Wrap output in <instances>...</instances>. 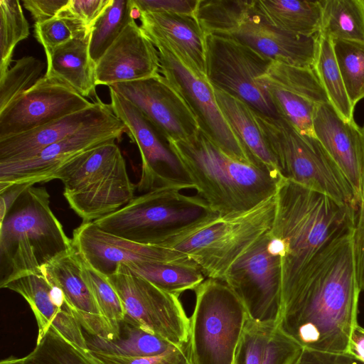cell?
I'll list each match as a JSON object with an SVG mask.
<instances>
[{
    "instance_id": "6da1fadb",
    "label": "cell",
    "mask_w": 364,
    "mask_h": 364,
    "mask_svg": "<svg viewBox=\"0 0 364 364\" xmlns=\"http://www.w3.org/2000/svg\"><path fill=\"white\" fill-rule=\"evenodd\" d=\"M353 230L322 250L282 299L277 327L303 348L347 353L360 292Z\"/></svg>"
},
{
    "instance_id": "7a4b0ae2",
    "label": "cell",
    "mask_w": 364,
    "mask_h": 364,
    "mask_svg": "<svg viewBox=\"0 0 364 364\" xmlns=\"http://www.w3.org/2000/svg\"><path fill=\"white\" fill-rule=\"evenodd\" d=\"M269 245L280 259L282 299L334 239L354 228L355 213L333 198L281 178Z\"/></svg>"
},
{
    "instance_id": "3957f363",
    "label": "cell",
    "mask_w": 364,
    "mask_h": 364,
    "mask_svg": "<svg viewBox=\"0 0 364 364\" xmlns=\"http://www.w3.org/2000/svg\"><path fill=\"white\" fill-rule=\"evenodd\" d=\"M194 186L220 217L246 212L273 197L281 178L234 159L201 129L186 140H166Z\"/></svg>"
},
{
    "instance_id": "277c9868",
    "label": "cell",
    "mask_w": 364,
    "mask_h": 364,
    "mask_svg": "<svg viewBox=\"0 0 364 364\" xmlns=\"http://www.w3.org/2000/svg\"><path fill=\"white\" fill-rule=\"evenodd\" d=\"M73 247L50 206L43 187L31 186L0 220V287L41 272L54 257Z\"/></svg>"
},
{
    "instance_id": "5b68a950",
    "label": "cell",
    "mask_w": 364,
    "mask_h": 364,
    "mask_svg": "<svg viewBox=\"0 0 364 364\" xmlns=\"http://www.w3.org/2000/svg\"><path fill=\"white\" fill-rule=\"evenodd\" d=\"M220 217L199 196L161 186L134 198L94 223L115 236L143 245L161 246L191 228Z\"/></svg>"
},
{
    "instance_id": "8992f818",
    "label": "cell",
    "mask_w": 364,
    "mask_h": 364,
    "mask_svg": "<svg viewBox=\"0 0 364 364\" xmlns=\"http://www.w3.org/2000/svg\"><path fill=\"white\" fill-rule=\"evenodd\" d=\"M54 179L63 183V196L82 223L93 222L122 208L134 198L136 187L115 141L75 156Z\"/></svg>"
},
{
    "instance_id": "52a82bcc",
    "label": "cell",
    "mask_w": 364,
    "mask_h": 364,
    "mask_svg": "<svg viewBox=\"0 0 364 364\" xmlns=\"http://www.w3.org/2000/svg\"><path fill=\"white\" fill-rule=\"evenodd\" d=\"M274 213V196L246 212L191 228L161 247L186 254L205 277L222 280L230 266L271 229Z\"/></svg>"
},
{
    "instance_id": "ba28073f",
    "label": "cell",
    "mask_w": 364,
    "mask_h": 364,
    "mask_svg": "<svg viewBox=\"0 0 364 364\" xmlns=\"http://www.w3.org/2000/svg\"><path fill=\"white\" fill-rule=\"evenodd\" d=\"M254 111L281 176L333 198L356 214L358 200L355 193L320 141L301 134L283 118L269 117Z\"/></svg>"
},
{
    "instance_id": "9c48e42d",
    "label": "cell",
    "mask_w": 364,
    "mask_h": 364,
    "mask_svg": "<svg viewBox=\"0 0 364 364\" xmlns=\"http://www.w3.org/2000/svg\"><path fill=\"white\" fill-rule=\"evenodd\" d=\"M194 291L188 341L193 364H233L249 317L244 304L223 280L208 278Z\"/></svg>"
},
{
    "instance_id": "30bf717a",
    "label": "cell",
    "mask_w": 364,
    "mask_h": 364,
    "mask_svg": "<svg viewBox=\"0 0 364 364\" xmlns=\"http://www.w3.org/2000/svg\"><path fill=\"white\" fill-rule=\"evenodd\" d=\"M205 75L217 88L239 98L256 112L281 118L258 80L272 60L230 36L205 37Z\"/></svg>"
},
{
    "instance_id": "8fae6325",
    "label": "cell",
    "mask_w": 364,
    "mask_h": 364,
    "mask_svg": "<svg viewBox=\"0 0 364 364\" xmlns=\"http://www.w3.org/2000/svg\"><path fill=\"white\" fill-rule=\"evenodd\" d=\"M107 279L122 301L123 321L176 346L188 343L190 318L178 296L159 289L125 264Z\"/></svg>"
},
{
    "instance_id": "7c38bea8",
    "label": "cell",
    "mask_w": 364,
    "mask_h": 364,
    "mask_svg": "<svg viewBox=\"0 0 364 364\" xmlns=\"http://www.w3.org/2000/svg\"><path fill=\"white\" fill-rule=\"evenodd\" d=\"M269 230L261 236L228 269L224 281L257 322L279 323L282 311L279 257L269 245Z\"/></svg>"
},
{
    "instance_id": "4fadbf2b",
    "label": "cell",
    "mask_w": 364,
    "mask_h": 364,
    "mask_svg": "<svg viewBox=\"0 0 364 364\" xmlns=\"http://www.w3.org/2000/svg\"><path fill=\"white\" fill-rule=\"evenodd\" d=\"M152 43L158 50L161 73L181 93L203 132L234 159L256 166L220 110L206 75L190 68L164 44Z\"/></svg>"
},
{
    "instance_id": "5bb4252c",
    "label": "cell",
    "mask_w": 364,
    "mask_h": 364,
    "mask_svg": "<svg viewBox=\"0 0 364 364\" xmlns=\"http://www.w3.org/2000/svg\"><path fill=\"white\" fill-rule=\"evenodd\" d=\"M127 132L114 112L88 124L26 161L0 164V191L14 183L47 182L67 163L84 151L119 139Z\"/></svg>"
},
{
    "instance_id": "9a60e30c",
    "label": "cell",
    "mask_w": 364,
    "mask_h": 364,
    "mask_svg": "<svg viewBox=\"0 0 364 364\" xmlns=\"http://www.w3.org/2000/svg\"><path fill=\"white\" fill-rule=\"evenodd\" d=\"M109 89L114 114L125 125L127 133L136 144L141 159V173L136 185L139 192L169 186L179 191L194 189L179 161L164 137L139 109L127 99Z\"/></svg>"
},
{
    "instance_id": "2e32d148",
    "label": "cell",
    "mask_w": 364,
    "mask_h": 364,
    "mask_svg": "<svg viewBox=\"0 0 364 364\" xmlns=\"http://www.w3.org/2000/svg\"><path fill=\"white\" fill-rule=\"evenodd\" d=\"M144 114L166 141L186 140L200 129L198 119L178 91L160 74L109 86Z\"/></svg>"
},
{
    "instance_id": "e0dca14e",
    "label": "cell",
    "mask_w": 364,
    "mask_h": 364,
    "mask_svg": "<svg viewBox=\"0 0 364 364\" xmlns=\"http://www.w3.org/2000/svg\"><path fill=\"white\" fill-rule=\"evenodd\" d=\"M258 80L279 117L301 134L315 137L316 106L328 100L314 69L273 60Z\"/></svg>"
},
{
    "instance_id": "ac0fdd59",
    "label": "cell",
    "mask_w": 364,
    "mask_h": 364,
    "mask_svg": "<svg viewBox=\"0 0 364 364\" xmlns=\"http://www.w3.org/2000/svg\"><path fill=\"white\" fill-rule=\"evenodd\" d=\"M93 104L64 83L44 75L0 112V139L25 133Z\"/></svg>"
},
{
    "instance_id": "d6986e66",
    "label": "cell",
    "mask_w": 364,
    "mask_h": 364,
    "mask_svg": "<svg viewBox=\"0 0 364 364\" xmlns=\"http://www.w3.org/2000/svg\"><path fill=\"white\" fill-rule=\"evenodd\" d=\"M72 244L85 262L107 277L114 274L119 265L132 262H195L183 252L136 243L108 233L94 222L82 223L75 228Z\"/></svg>"
},
{
    "instance_id": "ffe728a7",
    "label": "cell",
    "mask_w": 364,
    "mask_h": 364,
    "mask_svg": "<svg viewBox=\"0 0 364 364\" xmlns=\"http://www.w3.org/2000/svg\"><path fill=\"white\" fill-rule=\"evenodd\" d=\"M318 35L295 34L271 25L255 12L252 0L237 24L223 36L237 39L272 60L313 69Z\"/></svg>"
},
{
    "instance_id": "44dd1931",
    "label": "cell",
    "mask_w": 364,
    "mask_h": 364,
    "mask_svg": "<svg viewBox=\"0 0 364 364\" xmlns=\"http://www.w3.org/2000/svg\"><path fill=\"white\" fill-rule=\"evenodd\" d=\"M158 50L135 20L95 64L97 85L144 80L160 74Z\"/></svg>"
},
{
    "instance_id": "7402d4cb",
    "label": "cell",
    "mask_w": 364,
    "mask_h": 364,
    "mask_svg": "<svg viewBox=\"0 0 364 364\" xmlns=\"http://www.w3.org/2000/svg\"><path fill=\"white\" fill-rule=\"evenodd\" d=\"M20 294L37 321L38 336L50 328L80 349L87 351L83 329L67 304L62 291L41 272L12 280L4 287Z\"/></svg>"
},
{
    "instance_id": "603a6c76",
    "label": "cell",
    "mask_w": 364,
    "mask_h": 364,
    "mask_svg": "<svg viewBox=\"0 0 364 364\" xmlns=\"http://www.w3.org/2000/svg\"><path fill=\"white\" fill-rule=\"evenodd\" d=\"M41 272L62 291L85 333L107 340L118 337L117 332L102 316L82 277V258L73 246L45 264Z\"/></svg>"
},
{
    "instance_id": "cb8c5ba5",
    "label": "cell",
    "mask_w": 364,
    "mask_h": 364,
    "mask_svg": "<svg viewBox=\"0 0 364 364\" xmlns=\"http://www.w3.org/2000/svg\"><path fill=\"white\" fill-rule=\"evenodd\" d=\"M315 137L351 185L360 200L364 161V136L355 122H346L329 102L317 105L314 114Z\"/></svg>"
},
{
    "instance_id": "d4e9b609",
    "label": "cell",
    "mask_w": 364,
    "mask_h": 364,
    "mask_svg": "<svg viewBox=\"0 0 364 364\" xmlns=\"http://www.w3.org/2000/svg\"><path fill=\"white\" fill-rule=\"evenodd\" d=\"M113 112L100 99L93 105L43 126L0 139V164L26 161L43 149L73 134L84 126Z\"/></svg>"
},
{
    "instance_id": "484cf974",
    "label": "cell",
    "mask_w": 364,
    "mask_h": 364,
    "mask_svg": "<svg viewBox=\"0 0 364 364\" xmlns=\"http://www.w3.org/2000/svg\"><path fill=\"white\" fill-rule=\"evenodd\" d=\"M139 18L152 42L164 44L190 68L205 75V35L195 16L141 13Z\"/></svg>"
},
{
    "instance_id": "4316f807",
    "label": "cell",
    "mask_w": 364,
    "mask_h": 364,
    "mask_svg": "<svg viewBox=\"0 0 364 364\" xmlns=\"http://www.w3.org/2000/svg\"><path fill=\"white\" fill-rule=\"evenodd\" d=\"M91 28L56 48L46 57V76L55 79L86 97L95 94V63L90 54Z\"/></svg>"
},
{
    "instance_id": "83f0119b",
    "label": "cell",
    "mask_w": 364,
    "mask_h": 364,
    "mask_svg": "<svg viewBox=\"0 0 364 364\" xmlns=\"http://www.w3.org/2000/svg\"><path fill=\"white\" fill-rule=\"evenodd\" d=\"M213 89L220 110L255 164L282 177L259 128L254 109L225 91L215 87Z\"/></svg>"
},
{
    "instance_id": "f1b7e54d",
    "label": "cell",
    "mask_w": 364,
    "mask_h": 364,
    "mask_svg": "<svg viewBox=\"0 0 364 364\" xmlns=\"http://www.w3.org/2000/svg\"><path fill=\"white\" fill-rule=\"evenodd\" d=\"M254 9L281 30L306 36H318L321 32V0H254Z\"/></svg>"
},
{
    "instance_id": "f546056e",
    "label": "cell",
    "mask_w": 364,
    "mask_h": 364,
    "mask_svg": "<svg viewBox=\"0 0 364 364\" xmlns=\"http://www.w3.org/2000/svg\"><path fill=\"white\" fill-rule=\"evenodd\" d=\"M88 350L123 357H149L160 355L176 346L165 339L122 321L118 337L107 340L85 333Z\"/></svg>"
},
{
    "instance_id": "4dcf8cb0",
    "label": "cell",
    "mask_w": 364,
    "mask_h": 364,
    "mask_svg": "<svg viewBox=\"0 0 364 364\" xmlns=\"http://www.w3.org/2000/svg\"><path fill=\"white\" fill-rule=\"evenodd\" d=\"M125 265L159 289L178 296L187 290H195L205 280L195 262H140Z\"/></svg>"
},
{
    "instance_id": "1f68e13d",
    "label": "cell",
    "mask_w": 364,
    "mask_h": 364,
    "mask_svg": "<svg viewBox=\"0 0 364 364\" xmlns=\"http://www.w3.org/2000/svg\"><path fill=\"white\" fill-rule=\"evenodd\" d=\"M328 100L346 122H354V108L348 96L334 55L332 41L318 35V48L313 67Z\"/></svg>"
},
{
    "instance_id": "d6a6232c",
    "label": "cell",
    "mask_w": 364,
    "mask_h": 364,
    "mask_svg": "<svg viewBox=\"0 0 364 364\" xmlns=\"http://www.w3.org/2000/svg\"><path fill=\"white\" fill-rule=\"evenodd\" d=\"M319 34L331 40L364 42V0H321Z\"/></svg>"
},
{
    "instance_id": "836d02e7",
    "label": "cell",
    "mask_w": 364,
    "mask_h": 364,
    "mask_svg": "<svg viewBox=\"0 0 364 364\" xmlns=\"http://www.w3.org/2000/svg\"><path fill=\"white\" fill-rule=\"evenodd\" d=\"M139 16L133 0H111L91 29L90 54L95 64L124 28Z\"/></svg>"
},
{
    "instance_id": "e575fe53",
    "label": "cell",
    "mask_w": 364,
    "mask_h": 364,
    "mask_svg": "<svg viewBox=\"0 0 364 364\" xmlns=\"http://www.w3.org/2000/svg\"><path fill=\"white\" fill-rule=\"evenodd\" d=\"M23 364H97L84 351L50 328L37 337L34 349L23 358Z\"/></svg>"
},
{
    "instance_id": "d590c367",
    "label": "cell",
    "mask_w": 364,
    "mask_h": 364,
    "mask_svg": "<svg viewBox=\"0 0 364 364\" xmlns=\"http://www.w3.org/2000/svg\"><path fill=\"white\" fill-rule=\"evenodd\" d=\"M331 41L348 96L355 107L364 98V42Z\"/></svg>"
},
{
    "instance_id": "8d00e7d4",
    "label": "cell",
    "mask_w": 364,
    "mask_h": 364,
    "mask_svg": "<svg viewBox=\"0 0 364 364\" xmlns=\"http://www.w3.org/2000/svg\"><path fill=\"white\" fill-rule=\"evenodd\" d=\"M29 34L20 1L0 0V77L9 69L15 47Z\"/></svg>"
},
{
    "instance_id": "74e56055",
    "label": "cell",
    "mask_w": 364,
    "mask_h": 364,
    "mask_svg": "<svg viewBox=\"0 0 364 364\" xmlns=\"http://www.w3.org/2000/svg\"><path fill=\"white\" fill-rule=\"evenodd\" d=\"M44 68L45 63L33 56H24L16 60L0 77V112L31 88L42 77Z\"/></svg>"
},
{
    "instance_id": "f35d334b",
    "label": "cell",
    "mask_w": 364,
    "mask_h": 364,
    "mask_svg": "<svg viewBox=\"0 0 364 364\" xmlns=\"http://www.w3.org/2000/svg\"><path fill=\"white\" fill-rule=\"evenodd\" d=\"M82 277L102 316L119 335V323L124 320V312L122 301L107 277L92 268L82 258Z\"/></svg>"
},
{
    "instance_id": "ab89813d",
    "label": "cell",
    "mask_w": 364,
    "mask_h": 364,
    "mask_svg": "<svg viewBox=\"0 0 364 364\" xmlns=\"http://www.w3.org/2000/svg\"><path fill=\"white\" fill-rule=\"evenodd\" d=\"M276 326L248 317L236 349L234 364H262L265 344Z\"/></svg>"
},
{
    "instance_id": "60d3db41",
    "label": "cell",
    "mask_w": 364,
    "mask_h": 364,
    "mask_svg": "<svg viewBox=\"0 0 364 364\" xmlns=\"http://www.w3.org/2000/svg\"><path fill=\"white\" fill-rule=\"evenodd\" d=\"M33 28L34 36L43 47L46 57L56 48L83 31L91 28L78 21L58 16L43 23H35Z\"/></svg>"
},
{
    "instance_id": "b9f144b4",
    "label": "cell",
    "mask_w": 364,
    "mask_h": 364,
    "mask_svg": "<svg viewBox=\"0 0 364 364\" xmlns=\"http://www.w3.org/2000/svg\"><path fill=\"white\" fill-rule=\"evenodd\" d=\"M97 364H193L189 344L149 357H123L87 350Z\"/></svg>"
},
{
    "instance_id": "7bdbcfd3",
    "label": "cell",
    "mask_w": 364,
    "mask_h": 364,
    "mask_svg": "<svg viewBox=\"0 0 364 364\" xmlns=\"http://www.w3.org/2000/svg\"><path fill=\"white\" fill-rule=\"evenodd\" d=\"M302 349L298 343L276 326L265 344L262 364H294Z\"/></svg>"
},
{
    "instance_id": "ee69618b",
    "label": "cell",
    "mask_w": 364,
    "mask_h": 364,
    "mask_svg": "<svg viewBox=\"0 0 364 364\" xmlns=\"http://www.w3.org/2000/svg\"><path fill=\"white\" fill-rule=\"evenodd\" d=\"M110 2L111 0H68L57 16L78 21L87 28H92Z\"/></svg>"
},
{
    "instance_id": "f6af8a7d",
    "label": "cell",
    "mask_w": 364,
    "mask_h": 364,
    "mask_svg": "<svg viewBox=\"0 0 364 364\" xmlns=\"http://www.w3.org/2000/svg\"><path fill=\"white\" fill-rule=\"evenodd\" d=\"M364 136V124L361 127ZM356 276L361 291L364 290V161L361 176L360 194L353 230Z\"/></svg>"
},
{
    "instance_id": "bcb514c9",
    "label": "cell",
    "mask_w": 364,
    "mask_h": 364,
    "mask_svg": "<svg viewBox=\"0 0 364 364\" xmlns=\"http://www.w3.org/2000/svg\"><path fill=\"white\" fill-rule=\"evenodd\" d=\"M199 0H133L139 14L164 13L196 17Z\"/></svg>"
},
{
    "instance_id": "7dc6e473",
    "label": "cell",
    "mask_w": 364,
    "mask_h": 364,
    "mask_svg": "<svg viewBox=\"0 0 364 364\" xmlns=\"http://www.w3.org/2000/svg\"><path fill=\"white\" fill-rule=\"evenodd\" d=\"M294 364H364L348 353H331L303 348Z\"/></svg>"
},
{
    "instance_id": "c3c4849f",
    "label": "cell",
    "mask_w": 364,
    "mask_h": 364,
    "mask_svg": "<svg viewBox=\"0 0 364 364\" xmlns=\"http://www.w3.org/2000/svg\"><path fill=\"white\" fill-rule=\"evenodd\" d=\"M68 2V0H24L23 5L35 23H40L55 18Z\"/></svg>"
},
{
    "instance_id": "681fc988",
    "label": "cell",
    "mask_w": 364,
    "mask_h": 364,
    "mask_svg": "<svg viewBox=\"0 0 364 364\" xmlns=\"http://www.w3.org/2000/svg\"><path fill=\"white\" fill-rule=\"evenodd\" d=\"M29 183H14L0 191V220H1L20 195L29 186Z\"/></svg>"
},
{
    "instance_id": "f907efd6",
    "label": "cell",
    "mask_w": 364,
    "mask_h": 364,
    "mask_svg": "<svg viewBox=\"0 0 364 364\" xmlns=\"http://www.w3.org/2000/svg\"><path fill=\"white\" fill-rule=\"evenodd\" d=\"M347 353L364 362V328L358 323L351 332Z\"/></svg>"
},
{
    "instance_id": "816d5d0a",
    "label": "cell",
    "mask_w": 364,
    "mask_h": 364,
    "mask_svg": "<svg viewBox=\"0 0 364 364\" xmlns=\"http://www.w3.org/2000/svg\"><path fill=\"white\" fill-rule=\"evenodd\" d=\"M0 364H23L21 358L10 356L5 359H2Z\"/></svg>"
},
{
    "instance_id": "f5cc1de1",
    "label": "cell",
    "mask_w": 364,
    "mask_h": 364,
    "mask_svg": "<svg viewBox=\"0 0 364 364\" xmlns=\"http://www.w3.org/2000/svg\"><path fill=\"white\" fill-rule=\"evenodd\" d=\"M234 364V363H233Z\"/></svg>"
}]
</instances>
